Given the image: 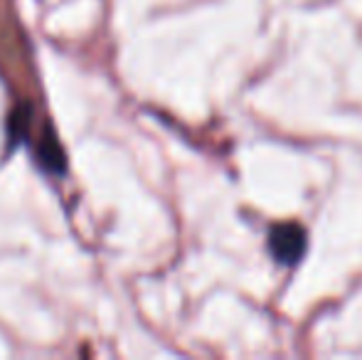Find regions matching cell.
Segmentation results:
<instances>
[{"mask_svg": "<svg viewBox=\"0 0 362 360\" xmlns=\"http://www.w3.org/2000/svg\"><path fill=\"white\" fill-rule=\"evenodd\" d=\"M272 252L279 262L293 265L305 250V235L298 225H279L272 232Z\"/></svg>", "mask_w": 362, "mask_h": 360, "instance_id": "obj_1", "label": "cell"}]
</instances>
